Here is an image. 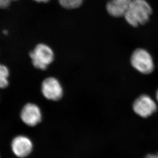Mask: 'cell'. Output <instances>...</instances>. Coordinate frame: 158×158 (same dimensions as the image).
I'll use <instances>...</instances> for the list:
<instances>
[{"label":"cell","instance_id":"obj_1","mask_svg":"<svg viewBox=\"0 0 158 158\" xmlns=\"http://www.w3.org/2000/svg\"><path fill=\"white\" fill-rule=\"evenodd\" d=\"M152 13V7L146 0H131L124 17L128 24L137 27L148 22Z\"/></svg>","mask_w":158,"mask_h":158},{"label":"cell","instance_id":"obj_2","mask_svg":"<svg viewBox=\"0 0 158 158\" xmlns=\"http://www.w3.org/2000/svg\"><path fill=\"white\" fill-rule=\"evenodd\" d=\"M29 56L34 67L42 70L46 69L54 59V54L52 48L43 43L36 45L30 52Z\"/></svg>","mask_w":158,"mask_h":158},{"label":"cell","instance_id":"obj_3","mask_svg":"<svg viewBox=\"0 0 158 158\" xmlns=\"http://www.w3.org/2000/svg\"><path fill=\"white\" fill-rule=\"evenodd\" d=\"M131 63L136 70L144 75L152 73L155 68L152 56L148 51L143 48H138L133 52Z\"/></svg>","mask_w":158,"mask_h":158},{"label":"cell","instance_id":"obj_4","mask_svg":"<svg viewBox=\"0 0 158 158\" xmlns=\"http://www.w3.org/2000/svg\"><path fill=\"white\" fill-rule=\"evenodd\" d=\"M41 92L44 98L53 101L61 99L64 94L63 86L60 81L52 77L46 78L43 81Z\"/></svg>","mask_w":158,"mask_h":158},{"label":"cell","instance_id":"obj_5","mask_svg":"<svg viewBox=\"0 0 158 158\" xmlns=\"http://www.w3.org/2000/svg\"><path fill=\"white\" fill-rule=\"evenodd\" d=\"M133 109L135 112L141 117L148 118L156 112L157 105L150 96L143 94L135 101Z\"/></svg>","mask_w":158,"mask_h":158},{"label":"cell","instance_id":"obj_6","mask_svg":"<svg viewBox=\"0 0 158 158\" xmlns=\"http://www.w3.org/2000/svg\"><path fill=\"white\" fill-rule=\"evenodd\" d=\"M42 111L40 108L35 103H28L24 105L21 110L20 118L24 124L28 126L37 125L42 120Z\"/></svg>","mask_w":158,"mask_h":158},{"label":"cell","instance_id":"obj_7","mask_svg":"<svg viewBox=\"0 0 158 158\" xmlns=\"http://www.w3.org/2000/svg\"><path fill=\"white\" fill-rule=\"evenodd\" d=\"M11 147L15 156L24 158L28 156L33 150V143L27 136L19 135L12 140Z\"/></svg>","mask_w":158,"mask_h":158},{"label":"cell","instance_id":"obj_8","mask_svg":"<svg viewBox=\"0 0 158 158\" xmlns=\"http://www.w3.org/2000/svg\"><path fill=\"white\" fill-rule=\"evenodd\" d=\"M131 0H110L107 2L106 8L107 12L114 17L124 16Z\"/></svg>","mask_w":158,"mask_h":158},{"label":"cell","instance_id":"obj_9","mask_svg":"<svg viewBox=\"0 0 158 158\" xmlns=\"http://www.w3.org/2000/svg\"><path fill=\"white\" fill-rule=\"evenodd\" d=\"M60 5L67 9H74L79 7L84 0H58Z\"/></svg>","mask_w":158,"mask_h":158},{"label":"cell","instance_id":"obj_10","mask_svg":"<svg viewBox=\"0 0 158 158\" xmlns=\"http://www.w3.org/2000/svg\"><path fill=\"white\" fill-rule=\"evenodd\" d=\"M0 75L8 78L9 76V70L7 67L4 65L0 64Z\"/></svg>","mask_w":158,"mask_h":158},{"label":"cell","instance_id":"obj_11","mask_svg":"<svg viewBox=\"0 0 158 158\" xmlns=\"http://www.w3.org/2000/svg\"><path fill=\"white\" fill-rule=\"evenodd\" d=\"M9 84L8 78L0 75V88L4 89L7 87Z\"/></svg>","mask_w":158,"mask_h":158},{"label":"cell","instance_id":"obj_12","mask_svg":"<svg viewBox=\"0 0 158 158\" xmlns=\"http://www.w3.org/2000/svg\"><path fill=\"white\" fill-rule=\"evenodd\" d=\"M12 0H0V8H5L9 6Z\"/></svg>","mask_w":158,"mask_h":158},{"label":"cell","instance_id":"obj_13","mask_svg":"<svg viewBox=\"0 0 158 158\" xmlns=\"http://www.w3.org/2000/svg\"><path fill=\"white\" fill-rule=\"evenodd\" d=\"M144 158H156V155L155 154H148L146 155Z\"/></svg>","mask_w":158,"mask_h":158},{"label":"cell","instance_id":"obj_14","mask_svg":"<svg viewBox=\"0 0 158 158\" xmlns=\"http://www.w3.org/2000/svg\"><path fill=\"white\" fill-rule=\"evenodd\" d=\"M35 1L38 2H43V3H46L49 1V0H35Z\"/></svg>","mask_w":158,"mask_h":158},{"label":"cell","instance_id":"obj_15","mask_svg":"<svg viewBox=\"0 0 158 158\" xmlns=\"http://www.w3.org/2000/svg\"><path fill=\"white\" fill-rule=\"evenodd\" d=\"M156 99H157V101L158 102V90H157V92H156Z\"/></svg>","mask_w":158,"mask_h":158},{"label":"cell","instance_id":"obj_16","mask_svg":"<svg viewBox=\"0 0 158 158\" xmlns=\"http://www.w3.org/2000/svg\"><path fill=\"white\" fill-rule=\"evenodd\" d=\"M3 33H4V34H6L8 33V32H7V31H6V30H4V32H3Z\"/></svg>","mask_w":158,"mask_h":158},{"label":"cell","instance_id":"obj_17","mask_svg":"<svg viewBox=\"0 0 158 158\" xmlns=\"http://www.w3.org/2000/svg\"><path fill=\"white\" fill-rule=\"evenodd\" d=\"M156 158H158V153L156 154Z\"/></svg>","mask_w":158,"mask_h":158}]
</instances>
